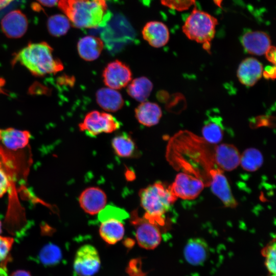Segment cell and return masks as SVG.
<instances>
[{
	"label": "cell",
	"mask_w": 276,
	"mask_h": 276,
	"mask_svg": "<svg viewBox=\"0 0 276 276\" xmlns=\"http://www.w3.org/2000/svg\"><path fill=\"white\" fill-rule=\"evenodd\" d=\"M1 29L8 37L18 38L26 32L28 22L26 16L19 10L8 13L1 20Z\"/></svg>",
	"instance_id": "7c38bea8"
},
{
	"label": "cell",
	"mask_w": 276,
	"mask_h": 276,
	"mask_svg": "<svg viewBox=\"0 0 276 276\" xmlns=\"http://www.w3.org/2000/svg\"><path fill=\"white\" fill-rule=\"evenodd\" d=\"M267 59L273 63L275 64V48L270 45L265 53Z\"/></svg>",
	"instance_id": "d590c367"
},
{
	"label": "cell",
	"mask_w": 276,
	"mask_h": 276,
	"mask_svg": "<svg viewBox=\"0 0 276 276\" xmlns=\"http://www.w3.org/2000/svg\"><path fill=\"white\" fill-rule=\"evenodd\" d=\"M135 225V237L140 247L151 250L159 245L162 235L156 224L145 218L138 220Z\"/></svg>",
	"instance_id": "30bf717a"
},
{
	"label": "cell",
	"mask_w": 276,
	"mask_h": 276,
	"mask_svg": "<svg viewBox=\"0 0 276 276\" xmlns=\"http://www.w3.org/2000/svg\"><path fill=\"white\" fill-rule=\"evenodd\" d=\"M263 161L262 154L255 148H247L240 155V165L248 172L258 170L262 166Z\"/></svg>",
	"instance_id": "484cf974"
},
{
	"label": "cell",
	"mask_w": 276,
	"mask_h": 276,
	"mask_svg": "<svg viewBox=\"0 0 276 276\" xmlns=\"http://www.w3.org/2000/svg\"><path fill=\"white\" fill-rule=\"evenodd\" d=\"M8 276H32L30 272L25 269H17L13 271Z\"/></svg>",
	"instance_id": "8d00e7d4"
},
{
	"label": "cell",
	"mask_w": 276,
	"mask_h": 276,
	"mask_svg": "<svg viewBox=\"0 0 276 276\" xmlns=\"http://www.w3.org/2000/svg\"><path fill=\"white\" fill-rule=\"evenodd\" d=\"M141 203L145 211V218L155 224L164 223V215L177 198L169 188L159 182L149 185L140 192Z\"/></svg>",
	"instance_id": "3957f363"
},
{
	"label": "cell",
	"mask_w": 276,
	"mask_h": 276,
	"mask_svg": "<svg viewBox=\"0 0 276 276\" xmlns=\"http://www.w3.org/2000/svg\"><path fill=\"white\" fill-rule=\"evenodd\" d=\"M57 4L77 28H98L110 17L105 0H59Z\"/></svg>",
	"instance_id": "6da1fadb"
},
{
	"label": "cell",
	"mask_w": 276,
	"mask_h": 276,
	"mask_svg": "<svg viewBox=\"0 0 276 276\" xmlns=\"http://www.w3.org/2000/svg\"><path fill=\"white\" fill-rule=\"evenodd\" d=\"M142 268L141 259H132L128 263L126 272L128 276H147V273L143 272Z\"/></svg>",
	"instance_id": "1f68e13d"
},
{
	"label": "cell",
	"mask_w": 276,
	"mask_h": 276,
	"mask_svg": "<svg viewBox=\"0 0 276 276\" xmlns=\"http://www.w3.org/2000/svg\"><path fill=\"white\" fill-rule=\"evenodd\" d=\"M37 1L44 6L51 7L57 4L59 0H37Z\"/></svg>",
	"instance_id": "74e56055"
},
{
	"label": "cell",
	"mask_w": 276,
	"mask_h": 276,
	"mask_svg": "<svg viewBox=\"0 0 276 276\" xmlns=\"http://www.w3.org/2000/svg\"><path fill=\"white\" fill-rule=\"evenodd\" d=\"M153 89L152 82L146 77H140L133 79L128 85L127 92L137 101H146Z\"/></svg>",
	"instance_id": "d4e9b609"
},
{
	"label": "cell",
	"mask_w": 276,
	"mask_h": 276,
	"mask_svg": "<svg viewBox=\"0 0 276 276\" xmlns=\"http://www.w3.org/2000/svg\"><path fill=\"white\" fill-rule=\"evenodd\" d=\"M121 123L111 114L93 110L89 112L79 124L80 131L90 137L102 133H111L120 128Z\"/></svg>",
	"instance_id": "5b68a950"
},
{
	"label": "cell",
	"mask_w": 276,
	"mask_h": 276,
	"mask_svg": "<svg viewBox=\"0 0 276 276\" xmlns=\"http://www.w3.org/2000/svg\"><path fill=\"white\" fill-rule=\"evenodd\" d=\"M143 38L152 47L160 48L167 44L169 39L167 27L157 21L148 22L142 30Z\"/></svg>",
	"instance_id": "e0dca14e"
},
{
	"label": "cell",
	"mask_w": 276,
	"mask_h": 276,
	"mask_svg": "<svg viewBox=\"0 0 276 276\" xmlns=\"http://www.w3.org/2000/svg\"><path fill=\"white\" fill-rule=\"evenodd\" d=\"M5 83V80L2 78L0 77V92L3 90L2 88L4 86Z\"/></svg>",
	"instance_id": "ab89813d"
},
{
	"label": "cell",
	"mask_w": 276,
	"mask_h": 276,
	"mask_svg": "<svg viewBox=\"0 0 276 276\" xmlns=\"http://www.w3.org/2000/svg\"><path fill=\"white\" fill-rule=\"evenodd\" d=\"M111 145L116 154L122 157H133L137 153L135 142L126 132L121 133L113 137Z\"/></svg>",
	"instance_id": "cb8c5ba5"
},
{
	"label": "cell",
	"mask_w": 276,
	"mask_h": 276,
	"mask_svg": "<svg viewBox=\"0 0 276 276\" xmlns=\"http://www.w3.org/2000/svg\"><path fill=\"white\" fill-rule=\"evenodd\" d=\"M31 137L30 133L13 128L0 129V142L7 149L16 151L26 147Z\"/></svg>",
	"instance_id": "ac0fdd59"
},
{
	"label": "cell",
	"mask_w": 276,
	"mask_h": 276,
	"mask_svg": "<svg viewBox=\"0 0 276 276\" xmlns=\"http://www.w3.org/2000/svg\"><path fill=\"white\" fill-rule=\"evenodd\" d=\"M102 78L105 85L109 88L120 89L130 82L132 73L127 64L116 60L106 65L102 73Z\"/></svg>",
	"instance_id": "ba28073f"
},
{
	"label": "cell",
	"mask_w": 276,
	"mask_h": 276,
	"mask_svg": "<svg viewBox=\"0 0 276 276\" xmlns=\"http://www.w3.org/2000/svg\"><path fill=\"white\" fill-rule=\"evenodd\" d=\"M202 129V137L211 144L219 143L223 136L222 119L219 115L208 114Z\"/></svg>",
	"instance_id": "7402d4cb"
},
{
	"label": "cell",
	"mask_w": 276,
	"mask_h": 276,
	"mask_svg": "<svg viewBox=\"0 0 276 276\" xmlns=\"http://www.w3.org/2000/svg\"><path fill=\"white\" fill-rule=\"evenodd\" d=\"M183 252L184 258L189 264L198 266L203 264L208 259L210 248L203 238L194 237L187 241Z\"/></svg>",
	"instance_id": "4fadbf2b"
},
{
	"label": "cell",
	"mask_w": 276,
	"mask_h": 276,
	"mask_svg": "<svg viewBox=\"0 0 276 276\" xmlns=\"http://www.w3.org/2000/svg\"><path fill=\"white\" fill-rule=\"evenodd\" d=\"M14 0H0V10L7 6Z\"/></svg>",
	"instance_id": "f35d334b"
},
{
	"label": "cell",
	"mask_w": 276,
	"mask_h": 276,
	"mask_svg": "<svg viewBox=\"0 0 276 276\" xmlns=\"http://www.w3.org/2000/svg\"><path fill=\"white\" fill-rule=\"evenodd\" d=\"M106 201L105 193L98 187H89L85 189L79 198L81 208L90 215L98 214L104 208Z\"/></svg>",
	"instance_id": "5bb4252c"
},
{
	"label": "cell",
	"mask_w": 276,
	"mask_h": 276,
	"mask_svg": "<svg viewBox=\"0 0 276 276\" xmlns=\"http://www.w3.org/2000/svg\"><path fill=\"white\" fill-rule=\"evenodd\" d=\"M134 112L137 121L147 127L157 124L162 116V111L159 106L151 102H141L136 107Z\"/></svg>",
	"instance_id": "d6986e66"
},
{
	"label": "cell",
	"mask_w": 276,
	"mask_h": 276,
	"mask_svg": "<svg viewBox=\"0 0 276 276\" xmlns=\"http://www.w3.org/2000/svg\"><path fill=\"white\" fill-rule=\"evenodd\" d=\"M104 48L103 41L94 36H86L78 41L77 50L80 57L87 61L97 59Z\"/></svg>",
	"instance_id": "ffe728a7"
},
{
	"label": "cell",
	"mask_w": 276,
	"mask_h": 276,
	"mask_svg": "<svg viewBox=\"0 0 276 276\" xmlns=\"http://www.w3.org/2000/svg\"><path fill=\"white\" fill-rule=\"evenodd\" d=\"M262 74L264 77L267 79H274L275 78V66H267L264 71H263Z\"/></svg>",
	"instance_id": "e575fe53"
},
{
	"label": "cell",
	"mask_w": 276,
	"mask_h": 276,
	"mask_svg": "<svg viewBox=\"0 0 276 276\" xmlns=\"http://www.w3.org/2000/svg\"><path fill=\"white\" fill-rule=\"evenodd\" d=\"M262 64L257 59L249 57L239 64L237 75L239 81L246 86H252L261 78Z\"/></svg>",
	"instance_id": "2e32d148"
},
{
	"label": "cell",
	"mask_w": 276,
	"mask_h": 276,
	"mask_svg": "<svg viewBox=\"0 0 276 276\" xmlns=\"http://www.w3.org/2000/svg\"><path fill=\"white\" fill-rule=\"evenodd\" d=\"M213 193L230 208H236L238 203L232 192L228 180L223 171L218 167L212 169L209 174V184Z\"/></svg>",
	"instance_id": "9c48e42d"
},
{
	"label": "cell",
	"mask_w": 276,
	"mask_h": 276,
	"mask_svg": "<svg viewBox=\"0 0 276 276\" xmlns=\"http://www.w3.org/2000/svg\"><path fill=\"white\" fill-rule=\"evenodd\" d=\"M162 5L179 11L188 9L195 0H160Z\"/></svg>",
	"instance_id": "4dcf8cb0"
},
{
	"label": "cell",
	"mask_w": 276,
	"mask_h": 276,
	"mask_svg": "<svg viewBox=\"0 0 276 276\" xmlns=\"http://www.w3.org/2000/svg\"><path fill=\"white\" fill-rule=\"evenodd\" d=\"M14 240L13 238L0 235V262L8 258Z\"/></svg>",
	"instance_id": "d6a6232c"
},
{
	"label": "cell",
	"mask_w": 276,
	"mask_h": 276,
	"mask_svg": "<svg viewBox=\"0 0 276 276\" xmlns=\"http://www.w3.org/2000/svg\"><path fill=\"white\" fill-rule=\"evenodd\" d=\"M10 186V177L7 170L0 166V198L7 192Z\"/></svg>",
	"instance_id": "836d02e7"
},
{
	"label": "cell",
	"mask_w": 276,
	"mask_h": 276,
	"mask_svg": "<svg viewBox=\"0 0 276 276\" xmlns=\"http://www.w3.org/2000/svg\"><path fill=\"white\" fill-rule=\"evenodd\" d=\"M100 266L99 252L94 246L85 244L77 250L73 262V270L77 276H93Z\"/></svg>",
	"instance_id": "8992f818"
},
{
	"label": "cell",
	"mask_w": 276,
	"mask_h": 276,
	"mask_svg": "<svg viewBox=\"0 0 276 276\" xmlns=\"http://www.w3.org/2000/svg\"><path fill=\"white\" fill-rule=\"evenodd\" d=\"M204 187L205 185L201 179L183 172L176 175L174 182L169 188L176 198L191 200L196 198Z\"/></svg>",
	"instance_id": "52a82bcc"
},
{
	"label": "cell",
	"mask_w": 276,
	"mask_h": 276,
	"mask_svg": "<svg viewBox=\"0 0 276 276\" xmlns=\"http://www.w3.org/2000/svg\"><path fill=\"white\" fill-rule=\"evenodd\" d=\"M275 240L274 238L261 251V255L265 258L264 265L269 276H275Z\"/></svg>",
	"instance_id": "f546056e"
},
{
	"label": "cell",
	"mask_w": 276,
	"mask_h": 276,
	"mask_svg": "<svg viewBox=\"0 0 276 276\" xmlns=\"http://www.w3.org/2000/svg\"><path fill=\"white\" fill-rule=\"evenodd\" d=\"M105 1H106V0H105Z\"/></svg>",
	"instance_id": "7bdbcfd3"
},
{
	"label": "cell",
	"mask_w": 276,
	"mask_h": 276,
	"mask_svg": "<svg viewBox=\"0 0 276 276\" xmlns=\"http://www.w3.org/2000/svg\"><path fill=\"white\" fill-rule=\"evenodd\" d=\"M70 25V21L65 15L55 14L49 17L47 21V29L51 35L60 37L68 32Z\"/></svg>",
	"instance_id": "83f0119b"
},
{
	"label": "cell",
	"mask_w": 276,
	"mask_h": 276,
	"mask_svg": "<svg viewBox=\"0 0 276 276\" xmlns=\"http://www.w3.org/2000/svg\"><path fill=\"white\" fill-rule=\"evenodd\" d=\"M240 154L234 145L221 144L215 145L214 161L222 171H231L240 165Z\"/></svg>",
	"instance_id": "8fae6325"
},
{
	"label": "cell",
	"mask_w": 276,
	"mask_h": 276,
	"mask_svg": "<svg viewBox=\"0 0 276 276\" xmlns=\"http://www.w3.org/2000/svg\"><path fill=\"white\" fill-rule=\"evenodd\" d=\"M217 24L215 17L195 7L182 29L189 39L202 43L204 49L210 52L211 42L214 37Z\"/></svg>",
	"instance_id": "277c9868"
},
{
	"label": "cell",
	"mask_w": 276,
	"mask_h": 276,
	"mask_svg": "<svg viewBox=\"0 0 276 276\" xmlns=\"http://www.w3.org/2000/svg\"><path fill=\"white\" fill-rule=\"evenodd\" d=\"M62 258L60 248L55 244L49 243L44 245L39 252L38 258L40 263L46 266H55Z\"/></svg>",
	"instance_id": "4316f807"
},
{
	"label": "cell",
	"mask_w": 276,
	"mask_h": 276,
	"mask_svg": "<svg viewBox=\"0 0 276 276\" xmlns=\"http://www.w3.org/2000/svg\"><path fill=\"white\" fill-rule=\"evenodd\" d=\"M241 42L247 53L258 56L264 54L271 44L268 35L259 31L246 32L241 37Z\"/></svg>",
	"instance_id": "9a60e30c"
},
{
	"label": "cell",
	"mask_w": 276,
	"mask_h": 276,
	"mask_svg": "<svg viewBox=\"0 0 276 276\" xmlns=\"http://www.w3.org/2000/svg\"><path fill=\"white\" fill-rule=\"evenodd\" d=\"M125 228L123 222L116 220L101 222L99 234L107 243L113 245L120 241L124 235Z\"/></svg>",
	"instance_id": "603a6c76"
},
{
	"label": "cell",
	"mask_w": 276,
	"mask_h": 276,
	"mask_svg": "<svg viewBox=\"0 0 276 276\" xmlns=\"http://www.w3.org/2000/svg\"><path fill=\"white\" fill-rule=\"evenodd\" d=\"M53 51L46 42L30 43L14 55L13 62L19 63L35 76L55 74L62 70L63 65L54 57Z\"/></svg>",
	"instance_id": "7a4b0ae2"
},
{
	"label": "cell",
	"mask_w": 276,
	"mask_h": 276,
	"mask_svg": "<svg viewBox=\"0 0 276 276\" xmlns=\"http://www.w3.org/2000/svg\"><path fill=\"white\" fill-rule=\"evenodd\" d=\"M222 1V0H214V3L218 6H220Z\"/></svg>",
	"instance_id": "60d3db41"
},
{
	"label": "cell",
	"mask_w": 276,
	"mask_h": 276,
	"mask_svg": "<svg viewBox=\"0 0 276 276\" xmlns=\"http://www.w3.org/2000/svg\"><path fill=\"white\" fill-rule=\"evenodd\" d=\"M98 104L104 110L109 112H116L121 109L124 103L121 94L114 89L101 88L96 94Z\"/></svg>",
	"instance_id": "44dd1931"
},
{
	"label": "cell",
	"mask_w": 276,
	"mask_h": 276,
	"mask_svg": "<svg viewBox=\"0 0 276 276\" xmlns=\"http://www.w3.org/2000/svg\"><path fill=\"white\" fill-rule=\"evenodd\" d=\"M129 217L128 213L123 209L113 205H107L98 213V219L101 222L116 220L123 222Z\"/></svg>",
	"instance_id": "f1b7e54d"
},
{
	"label": "cell",
	"mask_w": 276,
	"mask_h": 276,
	"mask_svg": "<svg viewBox=\"0 0 276 276\" xmlns=\"http://www.w3.org/2000/svg\"><path fill=\"white\" fill-rule=\"evenodd\" d=\"M2 233V222L0 221V234Z\"/></svg>",
	"instance_id": "b9f144b4"
}]
</instances>
